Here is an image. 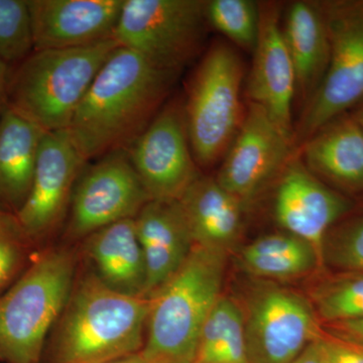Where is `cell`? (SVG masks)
<instances>
[{
    "mask_svg": "<svg viewBox=\"0 0 363 363\" xmlns=\"http://www.w3.org/2000/svg\"><path fill=\"white\" fill-rule=\"evenodd\" d=\"M177 76L119 45L67 130L83 159L89 162L130 149L161 111Z\"/></svg>",
    "mask_w": 363,
    "mask_h": 363,
    "instance_id": "obj_1",
    "label": "cell"
},
{
    "mask_svg": "<svg viewBox=\"0 0 363 363\" xmlns=\"http://www.w3.org/2000/svg\"><path fill=\"white\" fill-rule=\"evenodd\" d=\"M33 51L28 0H0V60L18 65Z\"/></svg>",
    "mask_w": 363,
    "mask_h": 363,
    "instance_id": "obj_27",
    "label": "cell"
},
{
    "mask_svg": "<svg viewBox=\"0 0 363 363\" xmlns=\"http://www.w3.org/2000/svg\"><path fill=\"white\" fill-rule=\"evenodd\" d=\"M307 298L321 325L363 319V272H335L321 277Z\"/></svg>",
    "mask_w": 363,
    "mask_h": 363,
    "instance_id": "obj_25",
    "label": "cell"
},
{
    "mask_svg": "<svg viewBox=\"0 0 363 363\" xmlns=\"http://www.w3.org/2000/svg\"><path fill=\"white\" fill-rule=\"evenodd\" d=\"M330 38V59L321 84L298 124L303 143L363 101V1L321 4Z\"/></svg>",
    "mask_w": 363,
    "mask_h": 363,
    "instance_id": "obj_9",
    "label": "cell"
},
{
    "mask_svg": "<svg viewBox=\"0 0 363 363\" xmlns=\"http://www.w3.org/2000/svg\"><path fill=\"white\" fill-rule=\"evenodd\" d=\"M323 266L335 272H363V215L346 217L325 236Z\"/></svg>",
    "mask_w": 363,
    "mask_h": 363,
    "instance_id": "obj_28",
    "label": "cell"
},
{
    "mask_svg": "<svg viewBox=\"0 0 363 363\" xmlns=\"http://www.w3.org/2000/svg\"><path fill=\"white\" fill-rule=\"evenodd\" d=\"M106 363H149L143 357L142 352L133 353V354L126 355V357L117 358Z\"/></svg>",
    "mask_w": 363,
    "mask_h": 363,
    "instance_id": "obj_34",
    "label": "cell"
},
{
    "mask_svg": "<svg viewBox=\"0 0 363 363\" xmlns=\"http://www.w3.org/2000/svg\"><path fill=\"white\" fill-rule=\"evenodd\" d=\"M149 310L150 298L121 295L85 274L52 328L49 363H106L140 352Z\"/></svg>",
    "mask_w": 363,
    "mask_h": 363,
    "instance_id": "obj_2",
    "label": "cell"
},
{
    "mask_svg": "<svg viewBox=\"0 0 363 363\" xmlns=\"http://www.w3.org/2000/svg\"><path fill=\"white\" fill-rule=\"evenodd\" d=\"M150 200L128 150L111 152L83 169L72 195L67 234L84 240L104 227L135 218Z\"/></svg>",
    "mask_w": 363,
    "mask_h": 363,
    "instance_id": "obj_10",
    "label": "cell"
},
{
    "mask_svg": "<svg viewBox=\"0 0 363 363\" xmlns=\"http://www.w3.org/2000/svg\"><path fill=\"white\" fill-rule=\"evenodd\" d=\"M248 363H291L323 334L307 296L276 281L250 286L245 304Z\"/></svg>",
    "mask_w": 363,
    "mask_h": 363,
    "instance_id": "obj_8",
    "label": "cell"
},
{
    "mask_svg": "<svg viewBox=\"0 0 363 363\" xmlns=\"http://www.w3.org/2000/svg\"><path fill=\"white\" fill-rule=\"evenodd\" d=\"M124 0H28L35 51L113 39Z\"/></svg>",
    "mask_w": 363,
    "mask_h": 363,
    "instance_id": "obj_15",
    "label": "cell"
},
{
    "mask_svg": "<svg viewBox=\"0 0 363 363\" xmlns=\"http://www.w3.org/2000/svg\"><path fill=\"white\" fill-rule=\"evenodd\" d=\"M33 243L16 214L0 207V295L13 285L32 262L30 250Z\"/></svg>",
    "mask_w": 363,
    "mask_h": 363,
    "instance_id": "obj_29",
    "label": "cell"
},
{
    "mask_svg": "<svg viewBox=\"0 0 363 363\" xmlns=\"http://www.w3.org/2000/svg\"><path fill=\"white\" fill-rule=\"evenodd\" d=\"M86 164L68 130L45 133L30 194L16 213L33 242L49 235L61 223Z\"/></svg>",
    "mask_w": 363,
    "mask_h": 363,
    "instance_id": "obj_13",
    "label": "cell"
},
{
    "mask_svg": "<svg viewBox=\"0 0 363 363\" xmlns=\"http://www.w3.org/2000/svg\"><path fill=\"white\" fill-rule=\"evenodd\" d=\"M9 65L0 60V117L7 106V89L9 82Z\"/></svg>",
    "mask_w": 363,
    "mask_h": 363,
    "instance_id": "obj_33",
    "label": "cell"
},
{
    "mask_svg": "<svg viewBox=\"0 0 363 363\" xmlns=\"http://www.w3.org/2000/svg\"><path fill=\"white\" fill-rule=\"evenodd\" d=\"M118 47L108 39L33 51L9 76L7 106L45 133L68 130L97 74Z\"/></svg>",
    "mask_w": 363,
    "mask_h": 363,
    "instance_id": "obj_4",
    "label": "cell"
},
{
    "mask_svg": "<svg viewBox=\"0 0 363 363\" xmlns=\"http://www.w3.org/2000/svg\"><path fill=\"white\" fill-rule=\"evenodd\" d=\"M240 269L262 281L300 279L323 267L317 248L292 233L262 236L241 248Z\"/></svg>",
    "mask_w": 363,
    "mask_h": 363,
    "instance_id": "obj_23",
    "label": "cell"
},
{
    "mask_svg": "<svg viewBox=\"0 0 363 363\" xmlns=\"http://www.w3.org/2000/svg\"><path fill=\"white\" fill-rule=\"evenodd\" d=\"M277 6L260 9L259 40L247 82L250 104L259 105L294 140L292 108L297 89L295 69L281 32Z\"/></svg>",
    "mask_w": 363,
    "mask_h": 363,
    "instance_id": "obj_16",
    "label": "cell"
},
{
    "mask_svg": "<svg viewBox=\"0 0 363 363\" xmlns=\"http://www.w3.org/2000/svg\"><path fill=\"white\" fill-rule=\"evenodd\" d=\"M352 116H354V118L357 119L358 124H359L360 128H362L363 133V101L362 104H358L357 107H355L354 111L351 112Z\"/></svg>",
    "mask_w": 363,
    "mask_h": 363,
    "instance_id": "obj_35",
    "label": "cell"
},
{
    "mask_svg": "<svg viewBox=\"0 0 363 363\" xmlns=\"http://www.w3.org/2000/svg\"><path fill=\"white\" fill-rule=\"evenodd\" d=\"M128 152L150 200L177 201L200 177L179 104L162 107Z\"/></svg>",
    "mask_w": 363,
    "mask_h": 363,
    "instance_id": "obj_11",
    "label": "cell"
},
{
    "mask_svg": "<svg viewBox=\"0 0 363 363\" xmlns=\"http://www.w3.org/2000/svg\"><path fill=\"white\" fill-rule=\"evenodd\" d=\"M242 63L233 48L215 44L203 57L184 107L191 149L198 166L211 167L226 154L240 130Z\"/></svg>",
    "mask_w": 363,
    "mask_h": 363,
    "instance_id": "obj_6",
    "label": "cell"
},
{
    "mask_svg": "<svg viewBox=\"0 0 363 363\" xmlns=\"http://www.w3.org/2000/svg\"><path fill=\"white\" fill-rule=\"evenodd\" d=\"M194 247L228 253L242 233L245 206L213 177L200 176L180 199Z\"/></svg>",
    "mask_w": 363,
    "mask_h": 363,
    "instance_id": "obj_20",
    "label": "cell"
},
{
    "mask_svg": "<svg viewBox=\"0 0 363 363\" xmlns=\"http://www.w3.org/2000/svg\"><path fill=\"white\" fill-rule=\"evenodd\" d=\"M76 269L72 250H45L0 295V362H42L48 335L70 298Z\"/></svg>",
    "mask_w": 363,
    "mask_h": 363,
    "instance_id": "obj_5",
    "label": "cell"
},
{
    "mask_svg": "<svg viewBox=\"0 0 363 363\" xmlns=\"http://www.w3.org/2000/svg\"><path fill=\"white\" fill-rule=\"evenodd\" d=\"M147 266L150 298L183 267L194 248L180 203L150 200L135 217Z\"/></svg>",
    "mask_w": 363,
    "mask_h": 363,
    "instance_id": "obj_17",
    "label": "cell"
},
{
    "mask_svg": "<svg viewBox=\"0 0 363 363\" xmlns=\"http://www.w3.org/2000/svg\"><path fill=\"white\" fill-rule=\"evenodd\" d=\"M293 143L262 107L250 104L215 178L247 208L281 175Z\"/></svg>",
    "mask_w": 363,
    "mask_h": 363,
    "instance_id": "obj_12",
    "label": "cell"
},
{
    "mask_svg": "<svg viewBox=\"0 0 363 363\" xmlns=\"http://www.w3.org/2000/svg\"><path fill=\"white\" fill-rule=\"evenodd\" d=\"M321 337L322 335L316 339V340L313 341V342L291 363H326Z\"/></svg>",
    "mask_w": 363,
    "mask_h": 363,
    "instance_id": "obj_32",
    "label": "cell"
},
{
    "mask_svg": "<svg viewBox=\"0 0 363 363\" xmlns=\"http://www.w3.org/2000/svg\"><path fill=\"white\" fill-rule=\"evenodd\" d=\"M324 334L363 347V319L321 325Z\"/></svg>",
    "mask_w": 363,
    "mask_h": 363,
    "instance_id": "obj_31",
    "label": "cell"
},
{
    "mask_svg": "<svg viewBox=\"0 0 363 363\" xmlns=\"http://www.w3.org/2000/svg\"><path fill=\"white\" fill-rule=\"evenodd\" d=\"M323 332V331H322ZM326 363H363V347L322 334Z\"/></svg>",
    "mask_w": 363,
    "mask_h": 363,
    "instance_id": "obj_30",
    "label": "cell"
},
{
    "mask_svg": "<svg viewBox=\"0 0 363 363\" xmlns=\"http://www.w3.org/2000/svg\"><path fill=\"white\" fill-rule=\"evenodd\" d=\"M301 159L320 180L344 195L363 193V133L351 112L303 143Z\"/></svg>",
    "mask_w": 363,
    "mask_h": 363,
    "instance_id": "obj_18",
    "label": "cell"
},
{
    "mask_svg": "<svg viewBox=\"0 0 363 363\" xmlns=\"http://www.w3.org/2000/svg\"><path fill=\"white\" fill-rule=\"evenodd\" d=\"M206 21L234 44L255 51L259 35V4L252 0H211L205 7Z\"/></svg>",
    "mask_w": 363,
    "mask_h": 363,
    "instance_id": "obj_26",
    "label": "cell"
},
{
    "mask_svg": "<svg viewBox=\"0 0 363 363\" xmlns=\"http://www.w3.org/2000/svg\"><path fill=\"white\" fill-rule=\"evenodd\" d=\"M281 32L297 89L308 102L321 84L330 59V38L321 4L294 2L286 11Z\"/></svg>",
    "mask_w": 363,
    "mask_h": 363,
    "instance_id": "obj_22",
    "label": "cell"
},
{
    "mask_svg": "<svg viewBox=\"0 0 363 363\" xmlns=\"http://www.w3.org/2000/svg\"><path fill=\"white\" fill-rule=\"evenodd\" d=\"M45 131L6 106L0 117V207L16 214L26 202Z\"/></svg>",
    "mask_w": 363,
    "mask_h": 363,
    "instance_id": "obj_21",
    "label": "cell"
},
{
    "mask_svg": "<svg viewBox=\"0 0 363 363\" xmlns=\"http://www.w3.org/2000/svg\"><path fill=\"white\" fill-rule=\"evenodd\" d=\"M353 208L354 203L348 196L320 180L300 156L293 155L278 178L274 202L276 221L286 233L314 245L321 257L325 236Z\"/></svg>",
    "mask_w": 363,
    "mask_h": 363,
    "instance_id": "obj_14",
    "label": "cell"
},
{
    "mask_svg": "<svg viewBox=\"0 0 363 363\" xmlns=\"http://www.w3.org/2000/svg\"><path fill=\"white\" fill-rule=\"evenodd\" d=\"M206 1L124 0L113 39L162 70L179 73L202 44Z\"/></svg>",
    "mask_w": 363,
    "mask_h": 363,
    "instance_id": "obj_7",
    "label": "cell"
},
{
    "mask_svg": "<svg viewBox=\"0 0 363 363\" xmlns=\"http://www.w3.org/2000/svg\"><path fill=\"white\" fill-rule=\"evenodd\" d=\"M228 253L194 247L183 267L150 298L143 357L195 363L200 333L221 297Z\"/></svg>",
    "mask_w": 363,
    "mask_h": 363,
    "instance_id": "obj_3",
    "label": "cell"
},
{
    "mask_svg": "<svg viewBox=\"0 0 363 363\" xmlns=\"http://www.w3.org/2000/svg\"><path fill=\"white\" fill-rule=\"evenodd\" d=\"M195 363H248L240 303L221 296L203 325Z\"/></svg>",
    "mask_w": 363,
    "mask_h": 363,
    "instance_id": "obj_24",
    "label": "cell"
},
{
    "mask_svg": "<svg viewBox=\"0 0 363 363\" xmlns=\"http://www.w3.org/2000/svg\"><path fill=\"white\" fill-rule=\"evenodd\" d=\"M84 240L92 272L102 284L121 295L145 298L147 266L135 218L104 227Z\"/></svg>",
    "mask_w": 363,
    "mask_h": 363,
    "instance_id": "obj_19",
    "label": "cell"
}]
</instances>
